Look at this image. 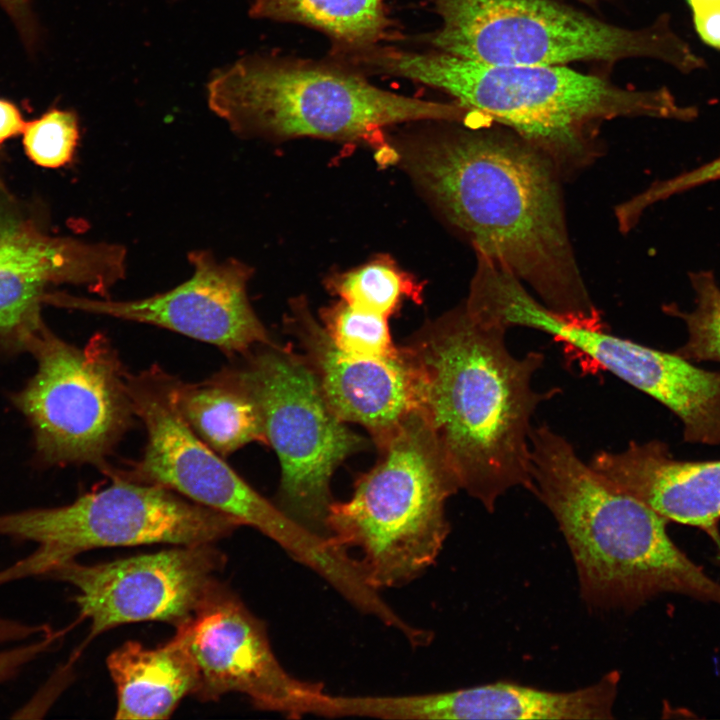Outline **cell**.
<instances>
[{
    "mask_svg": "<svg viewBox=\"0 0 720 720\" xmlns=\"http://www.w3.org/2000/svg\"><path fill=\"white\" fill-rule=\"evenodd\" d=\"M209 108L244 138H319L363 142L376 158L388 148L386 129L423 121L467 122L457 104L384 90L332 60L253 55L217 71L207 86Z\"/></svg>",
    "mask_w": 720,
    "mask_h": 720,
    "instance_id": "5b68a950",
    "label": "cell"
},
{
    "mask_svg": "<svg viewBox=\"0 0 720 720\" xmlns=\"http://www.w3.org/2000/svg\"><path fill=\"white\" fill-rule=\"evenodd\" d=\"M423 1L441 25L410 41L482 63L567 66L648 57L682 72L704 64L666 17L646 28L627 29L553 0Z\"/></svg>",
    "mask_w": 720,
    "mask_h": 720,
    "instance_id": "52a82bcc",
    "label": "cell"
},
{
    "mask_svg": "<svg viewBox=\"0 0 720 720\" xmlns=\"http://www.w3.org/2000/svg\"><path fill=\"white\" fill-rule=\"evenodd\" d=\"M23 146L28 157L44 168H59L69 163L79 140L77 115L54 108L26 122Z\"/></svg>",
    "mask_w": 720,
    "mask_h": 720,
    "instance_id": "484cf974",
    "label": "cell"
},
{
    "mask_svg": "<svg viewBox=\"0 0 720 720\" xmlns=\"http://www.w3.org/2000/svg\"><path fill=\"white\" fill-rule=\"evenodd\" d=\"M53 269L66 281L85 284L99 296L123 280L127 249L115 243L50 239L25 228L0 227V269Z\"/></svg>",
    "mask_w": 720,
    "mask_h": 720,
    "instance_id": "ffe728a7",
    "label": "cell"
},
{
    "mask_svg": "<svg viewBox=\"0 0 720 720\" xmlns=\"http://www.w3.org/2000/svg\"><path fill=\"white\" fill-rule=\"evenodd\" d=\"M51 281L66 279L44 267L0 269V338L28 348L43 327L37 304L43 287Z\"/></svg>",
    "mask_w": 720,
    "mask_h": 720,
    "instance_id": "603a6c76",
    "label": "cell"
},
{
    "mask_svg": "<svg viewBox=\"0 0 720 720\" xmlns=\"http://www.w3.org/2000/svg\"><path fill=\"white\" fill-rule=\"evenodd\" d=\"M239 526L170 489L121 478L63 506L0 514V536L35 542L59 564L100 547L215 543Z\"/></svg>",
    "mask_w": 720,
    "mask_h": 720,
    "instance_id": "8fae6325",
    "label": "cell"
},
{
    "mask_svg": "<svg viewBox=\"0 0 720 720\" xmlns=\"http://www.w3.org/2000/svg\"><path fill=\"white\" fill-rule=\"evenodd\" d=\"M386 1L253 0L248 13L318 30L331 40L332 51L359 50L404 39L387 13Z\"/></svg>",
    "mask_w": 720,
    "mask_h": 720,
    "instance_id": "44dd1931",
    "label": "cell"
},
{
    "mask_svg": "<svg viewBox=\"0 0 720 720\" xmlns=\"http://www.w3.org/2000/svg\"><path fill=\"white\" fill-rule=\"evenodd\" d=\"M176 632L194 662L197 699L237 692L260 710L301 718L325 694L321 683L291 676L276 658L265 624L219 581Z\"/></svg>",
    "mask_w": 720,
    "mask_h": 720,
    "instance_id": "4fadbf2b",
    "label": "cell"
},
{
    "mask_svg": "<svg viewBox=\"0 0 720 720\" xmlns=\"http://www.w3.org/2000/svg\"><path fill=\"white\" fill-rule=\"evenodd\" d=\"M326 287L352 307L387 318L405 299L421 302L423 291L421 283L386 255L331 275Z\"/></svg>",
    "mask_w": 720,
    "mask_h": 720,
    "instance_id": "7402d4cb",
    "label": "cell"
},
{
    "mask_svg": "<svg viewBox=\"0 0 720 720\" xmlns=\"http://www.w3.org/2000/svg\"><path fill=\"white\" fill-rule=\"evenodd\" d=\"M0 186H1V184H0Z\"/></svg>",
    "mask_w": 720,
    "mask_h": 720,
    "instance_id": "e575fe53",
    "label": "cell"
},
{
    "mask_svg": "<svg viewBox=\"0 0 720 720\" xmlns=\"http://www.w3.org/2000/svg\"><path fill=\"white\" fill-rule=\"evenodd\" d=\"M189 279L176 287L135 300L60 295L54 303L120 320L149 324L218 347L230 356L245 355L273 343L252 308L247 287L253 268L236 258L218 260L210 250L188 254Z\"/></svg>",
    "mask_w": 720,
    "mask_h": 720,
    "instance_id": "5bb4252c",
    "label": "cell"
},
{
    "mask_svg": "<svg viewBox=\"0 0 720 720\" xmlns=\"http://www.w3.org/2000/svg\"><path fill=\"white\" fill-rule=\"evenodd\" d=\"M63 631H51L39 639L0 652V683L15 677L24 666L52 649Z\"/></svg>",
    "mask_w": 720,
    "mask_h": 720,
    "instance_id": "f1b7e54d",
    "label": "cell"
},
{
    "mask_svg": "<svg viewBox=\"0 0 720 720\" xmlns=\"http://www.w3.org/2000/svg\"><path fill=\"white\" fill-rule=\"evenodd\" d=\"M375 445V465L348 500L331 503L326 530L332 546L360 553L354 562L379 591L407 585L434 564L450 532L446 503L460 485L421 410Z\"/></svg>",
    "mask_w": 720,
    "mask_h": 720,
    "instance_id": "8992f818",
    "label": "cell"
},
{
    "mask_svg": "<svg viewBox=\"0 0 720 720\" xmlns=\"http://www.w3.org/2000/svg\"><path fill=\"white\" fill-rule=\"evenodd\" d=\"M695 293V307L681 311L670 306L668 312L681 318L687 328L685 344L675 352L691 362L720 363V287L709 271L689 274Z\"/></svg>",
    "mask_w": 720,
    "mask_h": 720,
    "instance_id": "d4e9b609",
    "label": "cell"
},
{
    "mask_svg": "<svg viewBox=\"0 0 720 720\" xmlns=\"http://www.w3.org/2000/svg\"><path fill=\"white\" fill-rule=\"evenodd\" d=\"M533 493L570 549L588 607L633 610L664 593L720 605V583L672 541L668 521L618 488L547 425L530 436Z\"/></svg>",
    "mask_w": 720,
    "mask_h": 720,
    "instance_id": "277c9868",
    "label": "cell"
},
{
    "mask_svg": "<svg viewBox=\"0 0 720 720\" xmlns=\"http://www.w3.org/2000/svg\"><path fill=\"white\" fill-rule=\"evenodd\" d=\"M106 665L116 687L115 719H168L197 685L194 662L177 634L155 648L127 641Z\"/></svg>",
    "mask_w": 720,
    "mask_h": 720,
    "instance_id": "ac0fdd59",
    "label": "cell"
},
{
    "mask_svg": "<svg viewBox=\"0 0 720 720\" xmlns=\"http://www.w3.org/2000/svg\"><path fill=\"white\" fill-rule=\"evenodd\" d=\"M321 324L333 343L352 355L373 358L392 357L399 353L391 338L388 318L361 310L346 302L323 308Z\"/></svg>",
    "mask_w": 720,
    "mask_h": 720,
    "instance_id": "cb8c5ba5",
    "label": "cell"
},
{
    "mask_svg": "<svg viewBox=\"0 0 720 720\" xmlns=\"http://www.w3.org/2000/svg\"><path fill=\"white\" fill-rule=\"evenodd\" d=\"M718 556H719V559H720V549L718 550Z\"/></svg>",
    "mask_w": 720,
    "mask_h": 720,
    "instance_id": "836d02e7",
    "label": "cell"
},
{
    "mask_svg": "<svg viewBox=\"0 0 720 720\" xmlns=\"http://www.w3.org/2000/svg\"><path fill=\"white\" fill-rule=\"evenodd\" d=\"M490 123L432 121L388 135L392 164L475 253L503 265L561 317L601 326L570 241L562 178L537 148Z\"/></svg>",
    "mask_w": 720,
    "mask_h": 720,
    "instance_id": "6da1fadb",
    "label": "cell"
},
{
    "mask_svg": "<svg viewBox=\"0 0 720 720\" xmlns=\"http://www.w3.org/2000/svg\"><path fill=\"white\" fill-rule=\"evenodd\" d=\"M243 357L241 365L226 369L260 408L267 442L281 468L276 505L327 539L332 475L369 444L335 414L300 353L273 342Z\"/></svg>",
    "mask_w": 720,
    "mask_h": 720,
    "instance_id": "9c48e42d",
    "label": "cell"
},
{
    "mask_svg": "<svg viewBox=\"0 0 720 720\" xmlns=\"http://www.w3.org/2000/svg\"><path fill=\"white\" fill-rule=\"evenodd\" d=\"M215 543L180 545L156 553L86 565L75 559L47 576L77 589L80 619L90 620L87 641L114 627L188 621L218 582L226 562Z\"/></svg>",
    "mask_w": 720,
    "mask_h": 720,
    "instance_id": "7c38bea8",
    "label": "cell"
},
{
    "mask_svg": "<svg viewBox=\"0 0 720 720\" xmlns=\"http://www.w3.org/2000/svg\"><path fill=\"white\" fill-rule=\"evenodd\" d=\"M41 572L40 559L33 553L0 570V586ZM52 631L48 624H30L0 616V644L23 641Z\"/></svg>",
    "mask_w": 720,
    "mask_h": 720,
    "instance_id": "4316f807",
    "label": "cell"
},
{
    "mask_svg": "<svg viewBox=\"0 0 720 720\" xmlns=\"http://www.w3.org/2000/svg\"><path fill=\"white\" fill-rule=\"evenodd\" d=\"M284 326L296 339L335 414L346 423L364 427L374 443L409 414L421 410L420 374L405 345L397 355L386 358L344 352L333 343L303 296L290 301Z\"/></svg>",
    "mask_w": 720,
    "mask_h": 720,
    "instance_id": "9a60e30c",
    "label": "cell"
},
{
    "mask_svg": "<svg viewBox=\"0 0 720 720\" xmlns=\"http://www.w3.org/2000/svg\"><path fill=\"white\" fill-rule=\"evenodd\" d=\"M128 388L147 443L142 458L127 471L111 469L112 478L159 485L226 514L269 537L337 592L355 587L358 573L345 553L259 494L191 431L169 400L160 368L129 374Z\"/></svg>",
    "mask_w": 720,
    "mask_h": 720,
    "instance_id": "ba28073f",
    "label": "cell"
},
{
    "mask_svg": "<svg viewBox=\"0 0 720 720\" xmlns=\"http://www.w3.org/2000/svg\"><path fill=\"white\" fill-rule=\"evenodd\" d=\"M0 6L10 16L26 45L36 41V24L29 0H0Z\"/></svg>",
    "mask_w": 720,
    "mask_h": 720,
    "instance_id": "4dcf8cb0",
    "label": "cell"
},
{
    "mask_svg": "<svg viewBox=\"0 0 720 720\" xmlns=\"http://www.w3.org/2000/svg\"><path fill=\"white\" fill-rule=\"evenodd\" d=\"M25 124L17 106L0 98V143L22 133Z\"/></svg>",
    "mask_w": 720,
    "mask_h": 720,
    "instance_id": "1f68e13d",
    "label": "cell"
},
{
    "mask_svg": "<svg viewBox=\"0 0 720 720\" xmlns=\"http://www.w3.org/2000/svg\"><path fill=\"white\" fill-rule=\"evenodd\" d=\"M579 1H581V2H583V3H586V4H588V5H597V4H599L601 1H604V0H579Z\"/></svg>",
    "mask_w": 720,
    "mask_h": 720,
    "instance_id": "d6a6232c",
    "label": "cell"
},
{
    "mask_svg": "<svg viewBox=\"0 0 720 720\" xmlns=\"http://www.w3.org/2000/svg\"><path fill=\"white\" fill-rule=\"evenodd\" d=\"M589 464L668 522L708 533L720 520V460L685 461L660 440L631 441L622 451H599Z\"/></svg>",
    "mask_w": 720,
    "mask_h": 720,
    "instance_id": "e0dca14e",
    "label": "cell"
},
{
    "mask_svg": "<svg viewBox=\"0 0 720 720\" xmlns=\"http://www.w3.org/2000/svg\"><path fill=\"white\" fill-rule=\"evenodd\" d=\"M164 383L182 420L221 457L252 442L268 444L257 402L227 369L199 383H187L164 372Z\"/></svg>",
    "mask_w": 720,
    "mask_h": 720,
    "instance_id": "d6986e66",
    "label": "cell"
},
{
    "mask_svg": "<svg viewBox=\"0 0 720 720\" xmlns=\"http://www.w3.org/2000/svg\"><path fill=\"white\" fill-rule=\"evenodd\" d=\"M507 329L461 304L427 321L405 344L421 379V411L460 489L493 512L510 489L533 491L531 419L556 390L538 392L544 354L514 356Z\"/></svg>",
    "mask_w": 720,
    "mask_h": 720,
    "instance_id": "7a4b0ae2",
    "label": "cell"
},
{
    "mask_svg": "<svg viewBox=\"0 0 720 720\" xmlns=\"http://www.w3.org/2000/svg\"><path fill=\"white\" fill-rule=\"evenodd\" d=\"M695 29L709 46L720 49V0H686Z\"/></svg>",
    "mask_w": 720,
    "mask_h": 720,
    "instance_id": "f546056e",
    "label": "cell"
},
{
    "mask_svg": "<svg viewBox=\"0 0 720 720\" xmlns=\"http://www.w3.org/2000/svg\"><path fill=\"white\" fill-rule=\"evenodd\" d=\"M620 676L606 673L596 683L556 692L514 682L403 696H357L359 717L401 720L452 719H613Z\"/></svg>",
    "mask_w": 720,
    "mask_h": 720,
    "instance_id": "2e32d148",
    "label": "cell"
},
{
    "mask_svg": "<svg viewBox=\"0 0 720 720\" xmlns=\"http://www.w3.org/2000/svg\"><path fill=\"white\" fill-rule=\"evenodd\" d=\"M368 74L404 78L439 89L467 110L501 125L537 148L562 179L600 154V126L620 117L689 121L666 88L634 90L568 66L496 65L432 49L415 52L382 44L354 59Z\"/></svg>",
    "mask_w": 720,
    "mask_h": 720,
    "instance_id": "3957f363",
    "label": "cell"
},
{
    "mask_svg": "<svg viewBox=\"0 0 720 720\" xmlns=\"http://www.w3.org/2000/svg\"><path fill=\"white\" fill-rule=\"evenodd\" d=\"M716 180H720V156L697 168L653 183L641 192V199L645 205L651 206L661 200Z\"/></svg>",
    "mask_w": 720,
    "mask_h": 720,
    "instance_id": "83f0119b",
    "label": "cell"
},
{
    "mask_svg": "<svg viewBox=\"0 0 720 720\" xmlns=\"http://www.w3.org/2000/svg\"><path fill=\"white\" fill-rule=\"evenodd\" d=\"M28 349L38 369L14 402L33 427L39 455L107 472V457L135 415L118 353L103 336L77 348L44 327Z\"/></svg>",
    "mask_w": 720,
    "mask_h": 720,
    "instance_id": "30bf717a",
    "label": "cell"
}]
</instances>
